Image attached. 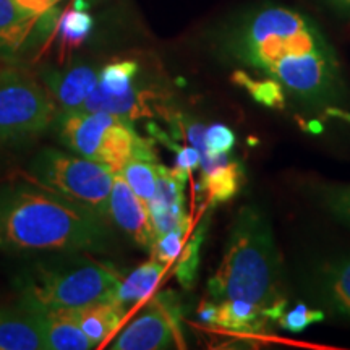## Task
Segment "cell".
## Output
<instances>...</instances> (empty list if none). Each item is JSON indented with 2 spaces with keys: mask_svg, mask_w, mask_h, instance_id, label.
Listing matches in <instances>:
<instances>
[{
  "mask_svg": "<svg viewBox=\"0 0 350 350\" xmlns=\"http://www.w3.org/2000/svg\"><path fill=\"white\" fill-rule=\"evenodd\" d=\"M107 242V219L98 213L26 175L0 183V250L100 252Z\"/></svg>",
  "mask_w": 350,
  "mask_h": 350,
  "instance_id": "obj_1",
  "label": "cell"
},
{
  "mask_svg": "<svg viewBox=\"0 0 350 350\" xmlns=\"http://www.w3.org/2000/svg\"><path fill=\"white\" fill-rule=\"evenodd\" d=\"M208 295L214 301H248L269 321L286 312L281 255L269 219L255 204L237 211L221 265L208 281Z\"/></svg>",
  "mask_w": 350,
  "mask_h": 350,
  "instance_id": "obj_2",
  "label": "cell"
},
{
  "mask_svg": "<svg viewBox=\"0 0 350 350\" xmlns=\"http://www.w3.org/2000/svg\"><path fill=\"white\" fill-rule=\"evenodd\" d=\"M122 274L109 262L70 253L38 262L23 279V299L44 308H80L99 301L116 300Z\"/></svg>",
  "mask_w": 350,
  "mask_h": 350,
  "instance_id": "obj_3",
  "label": "cell"
},
{
  "mask_svg": "<svg viewBox=\"0 0 350 350\" xmlns=\"http://www.w3.org/2000/svg\"><path fill=\"white\" fill-rule=\"evenodd\" d=\"M312 21L291 8L268 7L248 16L235 33L232 49L240 62L268 73L284 57L327 49Z\"/></svg>",
  "mask_w": 350,
  "mask_h": 350,
  "instance_id": "obj_4",
  "label": "cell"
},
{
  "mask_svg": "<svg viewBox=\"0 0 350 350\" xmlns=\"http://www.w3.org/2000/svg\"><path fill=\"white\" fill-rule=\"evenodd\" d=\"M59 137L70 151L106 164L119 174L131 159L154 161L148 139L135 133L131 122L106 112L67 111L59 113Z\"/></svg>",
  "mask_w": 350,
  "mask_h": 350,
  "instance_id": "obj_5",
  "label": "cell"
},
{
  "mask_svg": "<svg viewBox=\"0 0 350 350\" xmlns=\"http://www.w3.org/2000/svg\"><path fill=\"white\" fill-rule=\"evenodd\" d=\"M25 175L65 200L109 219V196L116 172L106 164L54 148H44L33 157Z\"/></svg>",
  "mask_w": 350,
  "mask_h": 350,
  "instance_id": "obj_6",
  "label": "cell"
},
{
  "mask_svg": "<svg viewBox=\"0 0 350 350\" xmlns=\"http://www.w3.org/2000/svg\"><path fill=\"white\" fill-rule=\"evenodd\" d=\"M57 106L31 77L15 68L0 72V143L41 133L54 120Z\"/></svg>",
  "mask_w": 350,
  "mask_h": 350,
  "instance_id": "obj_7",
  "label": "cell"
},
{
  "mask_svg": "<svg viewBox=\"0 0 350 350\" xmlns=\"http://www.w3.org/2000/svg\"><path fill=\"white\" fill-rule=\"evenodd\" d=\"M180 308L170 294L148 299L111 340V350H163L183 345Z\"/></svg>",
  "mask_w": 350,
  "mask_h": 350,
  "instance_id": "obj_8",
  "label": "cell"
},
{
  "mask_svg": "<svg viewBox=\"0 0 350 350\" xmlns=\"http://www.w3.org/2000/svg\"><path fill=\"white\" fill-rule=\"evenodd\" d=\"M266 75L301 99L319 100L334 93L338 85V62L327 47L284 57Z\"/></svg>",
  "mask_w": 350,
  "mask_h": 350,
  "instance_id": "obj_9",
  "label": "cell"
},
{
  "mask_svg": "<svg viewBox=\"0 0 350 350\" xmlns=\"http://www.w3.org/2000/svg\"><path fill=\"white\" fill-rule=\"evenodd\" d=\"M107 217L139 247L151 250L156 234L146 201L131 190L120 174H116L109 196Z\"/></svg>",
  "mask_w": 350,
  "mask_h": 350,
  "instance_id": "obj_10",
  "label": "cell"
},
{
  "mask_svg": "<svg viewBox=\"0 0 350 350\" xmlns=\"http://www.w3.org/2000/svg\"><path fill=\"white\" fill-rule=\"evenodd\" d=\"M187 175L175 169H167L165 165H157L156 191L148 201L151 224L156 237L169 230L190 229V217L185 213L183 203V187Z\"/></svg>",
  "mask_w": 350,
  "mask_h": 350,
  "instance_id": "obj_11",
  "label": "cell"
},
{
  "mask_svg": "<svg viewBox=\"0 0 350 350\" xmlns=\"http://www.w3.org/2000/svg\"><path fill=\"white\" fill-rule=\"evenodd\" d=\"M308 295L332 313L350 318V255L317 262L305 279Z\"/></svg>",
  "mask_w": 350,
  "mask_h": 350,
  "instance_id": "obj_12",
  "label": "cell"
},
{
  "mask_svg": "<svg viewBox=\"0 0 350 350\" xmlns=\"http://www.w3.org/2000/svg\"><path fill=\"white\" fill-rule=\"evenodd\" d=\"M42 318L39 306L21 299L16 306L0 308V350H44Z\"/></svg>",
  "mask_w": 350,
  "mask_h": 350,
  "instance_id": "obj_13",
  "label": "cell"
},
{
  "mask_svg": "<svg viewBox=\"0 0 350 350\" xmlns=\"http://www.w3.org/2000/svg\"><path fill=\"white\" fill-rule=\"evenodd\" d=\"M42 80L47 93L62 112L80 111L88 96L98 85L99 73L90 65H77L65 72H44Z\"/></svg>",
  "mask_w": 350,
  "mask_h": 350,
  "instance_id": "obj_14",
  "label": "cell"
},
{
  "mask_svg": "<svg viewBox=\"0 0 350 350\" xmlns=\"http://www.w3.org/2000/svg\"><path fill=\"white\" fill-rule=\"evenodd\" d=\"M33 304V301H31ZM36 305V304H34ZM39 306V305H38ZM42 318L46 349L51 350H88L94 349L91 340L78 326L70 308H44L39 306Z\"/></svg>",
  "mask_w": 350,
  "mask_h": 350,
  "instance_id": "obj_15",
  "label": "cell"
},
{
  "mask_svg": "<svg viewBox=\"0 0 350 350\" xmlns=\"http://www.w3.org/2000/svg\"><path fill=\"white\" fill-rule=\"evenodd\" d=\"M70 312L94 347L106 342L126 317L125 310L116 301H99L80 308H70Z\"/></svg>",
  "mask_w": 350,
  "mask_h": 350,
  "instance_id": "obj_16",
  "label": "cell"
},
{
  "mask_svg": "<svg viewBox=\"0 0 350 350\" xmlns=\"http://www.w3.org/2000/svg\"><path fill=\"white\" fill-rule=\"evenodd\" d=\"M165 265L157 261L156 258L143 262L137 269L131 271L126 278L122 279L116 294V304L129 312L133 306L142 305L152 295L157 284L163 279Z\"/></svg>",
  "mask_w": 350,
  "mask_h": 350,
  "instance_id": "obj_17",
  "label": "cell"
},
{
  "mask_svg": "<svg viewBox=\"0 0 350 350\" xmlns=\"http://www.w3.org/2000/svg\"><path fill=\"white\" fill-rule=\"evenodd\" d=\"M41 16L18 7L15 0H0V54H15L31 36Z\"/></svg>",
  "mask_w": 350,
  "mask_h": 350,
  "instance_id": "obj_18",
  "label": "cell"
},
{
  "mask_svg": "<svg viewBox=\"0 0 350 350\" xmlns=\"http://www.w3.org/2000/svg\"><path fill=\"white\" fill-rule=\"evenodd\" d=\"M216 304L214 326H219L221 329L239 334H255L265 329L266 323L269 321L260 308L245 300H222Z\"/></svg>",
  "mask_w": 350,
  "mask_h": 350,
  "instance_id": "obj_19",
  "label": "cell"
},
{
  "mask_svg": "<svg viewBox=\"0 0 350 350\" xmlns=\"http://www.w3.org/2000/svg\"><path fill=\"white\" fill-rule=\"evenodd\" d=\"M243 182V167L230 157L222 164L201 174V188L206 193V203H227L239 193Z\"/></svg>",
  "mask_w": 350,
  "mask_h": 350,
  "instance_id": "obj_20",
  "label": "cell"
},
{
  "mask_svg": "<svg viewBox=\"0 0 350 350\" xmlns=\"http://www.w3.org/2000/svg\"><path fill=\"white\" fill-rule=\"evenodd\" d=\"M93 29V18L83 7L67 8L55 23V36L59 44L60 62H64L73 51L78 49Z\"/></svg>",
  "mask_w": 350,
  "mask_h": 350,
  "instance_id": "obj_21",
  "label": "cell"
},
{
  "mask_svg": "<svg viewBox=\"0 0 350 350\" xmlns=\"http://www.w3.org/2000/svg\"><path fill=\"white\" fill-rule=\"evenodd\" d=\"M139 65L135 60H119L107 64L99 72L98 85L104 91L113 96H122L133 90Z\"/></svg>",
  "mask_w": 350,
  "mask_h": 350,
  "instance_id": "obj_22",
  "label": "cell"
},
{
  "mask_svg": "<svg viewBox=\"0 0 350 350\" xmlns=\"http://www.w3.org/2000/svg\"><path fill=\"white\" fill-rule=\"evenodd\" d=\"M157 165L159 164L154 163V161L131 159L119 172L131 187V190L146 203L152 198L156 191Z\"/></svg>",
  "mask_w": 350,
  "mask_h": 350,
  "instance_id": "obj_23",
  "label": "cell"
},
{
  "mask_svg": "<svg viewBox=\"0 0 350 350\" xmlns=\"http://www.w3.org/2000/svg\"><path fill=\"white\" fill-rule=\"evenodd\" d=\"M206 226H208V219H204V221L198 226V229H196L193 237L190 239V242L185 243L180 256H178L177 268H175V275H177L178 282H180L185 288H190L193 286L196 279V273H198V266H200L201 243H203L204 235H206V229H208Z\"/></svg>",
  "mask_w": 350,
  "mask_h": 350,
  "instance_id": "obj_24",
  "label": "cell"
},
{
  "mask_svg": "<svg viewBox=\"0 0 350 350\" xmlns=\"http://www.w3.org/2000/svg\"><path fill=\"white\" fill-rule=\"evenodd\" d=\"M232 80L237 83V85L243 86L252 94V98L262 104V106L275 109L284 107V98H286L284 96V88L278 81L273 80V78H269V80H255L248 73L235 72Z\"/></svg>",
  "mask_w": 350,
  "mask_h": 350,
  "instance_id": "obj_25",
  "label": "cell"
},
{
  "mask_svg": "<svg viewBox=\"0 0 350 350\" xmlns=\"http://www.w3.org/2000/svg\"><path fill=\"white\" fill-rule=\"evenodd\" d=\"M317 198L332 217L350 227V185L326 183L317 188Z\"/></svg>",
  "mask_w": 350,
  "mask_h": 350,
  "instance_id": "obj_26",
  "label": "cell"
},
{
  "mask_svg": "<svg viewBox=\"0 0 350 350\" xmlns=\"http://www.w3.org/2000/svg\"><path fill=\"white\" fill-rule=\"evenodd\" d=\"M187 232L188 229H175L165 232L163 235H157L151 248L152 258H156L165 266L172 265L180 256L183 247H185Z\"/></svg>",
  "mask_w": 350,
  "mask_h": 350,
  "instance_id": "obj_27",
  "label": "cell"
},
{
  "mask_svg": "<svg viewBox=\"0 0 350 350\" xmlns=\"http://www.w3.org/2000/svg\"><path fill=\"white\" fill-rule=\"evenodd\" d=\"M325 319V312L317 308H310L305 304H297L291 312H284L282 317L278 319V323L286 331L301 332L306 327H310L314 323H319Z\"/></svg>",
  "mask_w": 350,
  "mask_h": 350,
  "instance_id": "obj_28",
  "label": "cell"
},
{
  "mask_svg": "<svg viewBox=\"0 0 350 350\" xmlns=\"http://www.w3.org/2000/svg\"><path fill=\"white\" fill-rule=\"evenodd\" d=\"M204 144L211 154H229L235 146V135L224 124H213L204 130Z\"/></svg>",
  "mask_w": 350,
  "mask_h": 350,
  "instance_id": "obj_29",
  "label": "cell"
},
{
  "mask_svg": "<svg viewBox=\"0 0 350 350\" xmlns=\"http://www.w3.org/2000/svg\"><path fill=\"white\" fill-rule=\"evenodd\" d=\"M177 157H175V170L183 175H190L196 167H200V151L195 146H187V148H177Z\"/></svg>",
  "mask_w": 350,
  "mask_h": 350,
  "instance_id": "obj_30",
  "label": "cell"
},
{
  "mask_svg": "<svg viewBox=\"0 0 350 350\" xmlns=\"http://www.w3.org/2000/svg\"><path fill=\"white\" fill-rule=\"evenodd\" d=\"M15 2L18 3V7L23 8L25 12L36 16H42L44 13H47L54 8L57 0H15Z\"/></svg>",
  "mask_w": 350,
  "mask_h": 350,
  "instance_id": "obj_31",
  "label": "cell"
},
{
  "mask_svg": "<svg viewBox=\"0 0 350 350\" xmlns=\"http://www.w3.org/2000/svg\"><path fill=\"white\" fill-rule=\"evenodd\" d=\"M331 113V116H334V117H340V119H344L345 122H350V113L349 112H344V111H338V109H329V111H327Z\"/></svg>",
  "mask_w": 350,
  "mask_h": 350,
  "instance_id": "obj_32",
  "label": "cell"
},
{
  "mask_svg": "<svg viewBox=\"0 0 350 350\" xmlns=\"http://www.w3.org/2000/svg\"><path fill=\"white\" fill-rule=\"evenodd\" d=\"M332 2L339 8H342V10H350V0H332Z\"/></svg>",
  "mask_w": 350,
  "mask_h": 350,
  "instance_id": "obj_33",
  "label": "cell"
},
{
  "mask_svg": "<svg viewBox=\"0 0 350 350\" xmlns=\"http://www.w3.org/2000/svg\"><path fill=\"white\" fill-rule=\"evenodd\" d=\"M57 2H59V0H57Z\"/></svg>",
  "mask_w": 350,
  "mask_h": 350,
  "instance_id": "obj_34",
  "label": "cell"
}]
</instances>
